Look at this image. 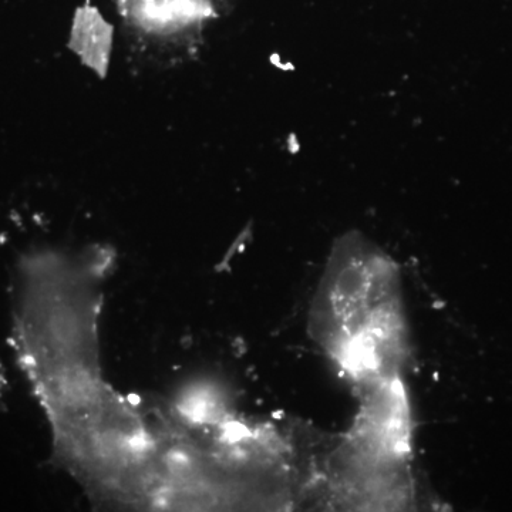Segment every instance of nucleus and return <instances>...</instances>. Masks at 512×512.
I'll use <instances>...</instances> for the list:
<instances>
[{
  "label": "nucleus",
  "instance_id": "1",
  "mask_svg": "<svg viewBox=\"0 0 512 512\" xmlns=\"http://www.w3.org/2000/svg\"><path fill=\"white\" fill-rule=\"evenodd\" d=\"M120 5L134 28L157 37L201 28L215 12L212 0H121Z\"/></svg>",
  "mask_w": 512,
  "mask_h": 512
},
{
  "label": "nucleus",
  "instance_id": "2",
  "mask_svg": "<svg viewBox=\"0 0 512 512\" xmlns=\"http://www.w3.org/2000/svg\"><path fill=\"white\" fill-rule=\"evenodd\" d=\"M72 46L87 66L97 73L106 72L113 46V28L93 6H83L77 10Z\"/></svg>",
  "mask_w": 512,
  "mask_h": 512
}]
</instances>
